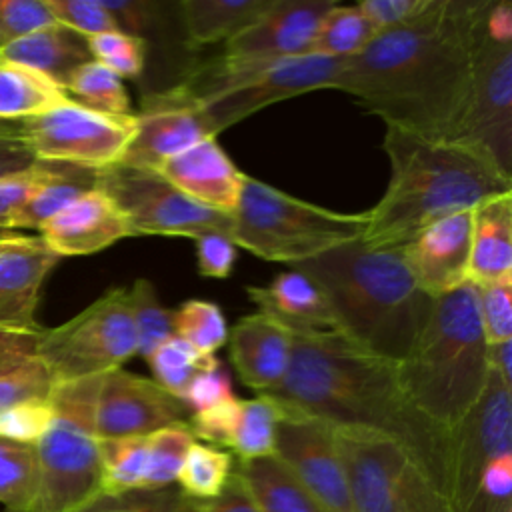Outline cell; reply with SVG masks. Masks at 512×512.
Here are the masks:
<instances>
[{"instance_id": "1", "label": "cell", "mask_w": 512, "mask_h": 512, "mask_svg": "<svg viewBox=\"0 0 512 512\" xmlns=\"http://www.w3.org/2000/svg\"><path fill=\"white\" fill-rule=\"evenodd\" d=\"M490 0H430L412 24L376 34L344 60L336 90L386 126L448 140L468 98Z\"/></svg>"}, {"instance_id": "2", "label": "cell", "mask_w": 512, "mask_h": 512, "mask_svg": "<svg viewBox=\"0 0 512 512\" xmlns=\"http://www.w3.org/2000/svg\"><path fill=\"white\" fill-rule=\"evenodd\" d=\"M290 332L288 372L268 396L332 426L366 428L394 438L446 494L450 430L412 404L396 364L356 348L340 334Z\"/></svg>"}, {"instance_id": "3", "label": "cell", "mask_w": 512, "mask_h": 512, "mask_svg": "<svg viewBox=\"0 0 512 512\" xmlns=\"http://www.w3.org/2000/svg\"><path fill=\"white\" fill-rule=\"evenodd\" d=\"M382 146L390 180L364 212L362 240L370 248H400L434 222L512 190V178L462 144L386 126Z\"/></svg>"}, {"instance_id": "4", "label": "cell", "mask_w": 512, "mask_h": 512, "mask_svg": "<svg viewBox=\"0 0 512 512\" xmlns=\"http://www.w3.org/2000/svg\"><path fill=\"white\" fill-rule=\"evenodd\" d=\"M290 268L326 294L344 340L394 364L410 352L434 306L400 248H370L358 238Z\"/></svg>"}, {"instance_id": "5", "label": "cell", "mask_w": 512, "mask_h": 512, "mask_svg": "<svg viewBox=\"0 0 512 512\" xmlns=\"http://www.w3.org/2000/svg\"><path fill=\"white\" fill-rule=\"evenodd\" d=\"M396 372L412 404L438 426L452 430L470 412L490 374L474 282L466 280L434 298L424 328Z\"/></svg>"}, {"instance_id": "6", "label": "cell", "mask_w": 512, "mask_h": 512, "mask_svg": "<svg viewBox=\"0 0 512 512\" xmlns=\"http://www.w3.org/2000/svg\"><path fill=\"white\" fill-rule=\"evenodd\" d=\"M344 60L300 56L276 62H236L214 58L180 84L168 88L180 100L196 104L216 134L246 116L312 90L336 88Z\"/></svg>"}, {"instance_id": "7", "label": "cell", "mask_w": 512, "mask_h": 512, "mask_svg": "<svg viewBox=\"0 0 512 512\" xmlns=\"http://www.w3.org/2000/svg\"><path fill=\"white\" fill-rule=\"evenodd\" d=\"M364 224V212H334L244 176L230 240L262 260L290 266L362 238Z\"/></svg>"}, {"instance_id": "8", "label": "cell", "mask_w": 512, "mask_h": 512, "mask_svg": "<svg viewBox=\"0 0 512 512\" xmlns=\"http://www.w3.org/2000/svg\"><path fill=\"white\" fill-rule=\"evenodd\" d=\"M100 376L56 384L54 418L36 442L38 496L32 512H72L100 492V448L94 424Z\"/></svg>"}, {"instance_id": "9", "label": "cell", "mask_w": 512, "mask_h": 512, "mask_svg": "<svg viewBox=\"0 0 512 512\" xmlns=\"http://www.w3.org/2000/svg\"><path fill=\"white\" fill-rule=\"evenodd\" d=\"M332 428L354 512H454L400 442L366 428Z\"/></svg>"}, {"instance_id": "10", "label": "cell", "mask_w": 512, "mask_h": 512, "mask_svg": "<svg viewBox=\"0 0 512 512\" xmlns=\"http://www.w3.org/2000/svg\"><path fill=\"white\" fill-rule=\"evenodd\" d=\"M36 356L54 384L100 376L136 356L128 288H110L56 328H42Z\"/></svg>"}, {"instance_id": "11", "label": "cell", "mask_w": 512, "mask_h": 512, "mask_svg": "<svg viewBox=\"0 0 512 512\" xmlns=\"http://www.w3.org/2000/svg\"><path fill=\"white\" fill-rule=\"evenodd\" d=\"M94 188L118 206L130 224L132 236L196 238L206 232L230 236L232 216L194 202L158 172L114 164L96 170Z\"/></svg>"}, {"instance_id": "12", "label": "cell", "mask_w": 512, "mask_h": 512, "mask_svg": "<svg viewBox=\"0 0 512 512\" xmlns=\"http://www.w3.org/2000/svg\"><path fill=\"white\" fill-rule=\"evenodd\" d=\"M18 124L36 160L86 170H104L118 164L136 134V114H106L76 100Z\"/></svg>"}, {"instance_id": "13", "label": "cell", "mask_w": 512, "mask_h": 512, "mask_svg": "<svg viewBox=\"0 0 512 512\" xmlns=\"http://www.w3.org/2000/svg\"><path fill=\"white\" fill-rule=\"evenodd\" d=\"M512 178V42L482 32L464 110L448 138Z\"/></svg>"}, {"instance_id": "14", "label": "cell", "mask_w": 512, "mask_h": 512, "mask_svg": "<svg viewBox=\"0 0 512 512\" xmlns=\"http://www.w3.org/2000/svg\"><path fill=\"white\" fill-rule=\"evenodd\" d=\"M512 386L490 370L486 386L470 412L450 430V468L446 496L454 512H476L478 478L484 466L512 454Z\"/></svg>"}, {"instance_id": "15", "label": "cell", "mask_w": 512, "mask_h": 512, "mask_svg": "<svg viewBox=\"0 0 512 512\" xmlns=\"http://www.w3.org/2000/svg\"><path fill=\"white\" fill-rule=\"evenodd\" d=\"M274 454L290 468L322 512H354L332 424L284 406Z\"/></svg>"}, {"instance_id": "16", "label": "cell", "mask_w": 512, "mask_h": 512, "mask_svg": "<svg viewBox=\"0 0 512 512\" xmlns=\"http://www.w3.org/2000/svg\"><path fill=\"white\" fill-rule=\"evenodd\" d=\"M186 416L188 406L152 378L122 368L102 374L94 410L98 440L150 436L164 426L188 422Z\"/></svg>"}, {"instance_id": "17", "label": "cell", "mask_w": 512, "mask_h": 512, "mask_svg": "<svg viewBox=\"0 0 512 512\" xmlns=\"http://www.w3.org/2000/svg\"><path fill=\"white\" fill-rule=\"evenodd\" d=\"M206 114L170 90L150 94L136 114V134L118 164L158 172L164 162L206 138H216Z\"/></svg>"}, {"instance_id": "18", "label": "cell", "mask_w": 512, "mask_h": 512, "mask_svg": "<svg viewBox=\"0 0 512 512\" xmlns=\"http://www.w3.org/2000/svg\"><path fill=\"white\" fill-rule=\"evenodd\" d=\"M332 0H274L244 32L224 44L222 58L236 62H276L310 56L318 26Z\"/></svg>"}, {"instance_id": "19", "label": "cell", "mask_w": 512, "mask_h": 512, "mask_svg": "<svg viewBox=\"0 0 512 512\" xmlns=\"http://www.w3.org/2000/svg\"><path fill=\"white\" fill-rule=\"evenodd\" d=\"M58 256L40 236L0 230V326L38 330L40 288L58 264Z\"/></svg>"}, {"instance_id": "20", "label": "cell", "mask_w": 512, "mask_h": 512, "mask_svg": "<svg viewBox=\"0 0 512 512\" xmlns=\"http://www.w3.org/2000/svg\"><path fill=\"white\" fill-rule=\"evenodd\" d=\"M470 210L446 216L400 246L416 284L432 298L444 296L468 280L470 270Z\"/></svg>"}, {"instance_id": "21", "label": "cell", "mask_w": 512, "mask_h": 512, "mask_svg": "<svg viewBox=\"0 0 512 512\" xmlns=\"http://www.w3.org/2000/svg\"><path fill=\"white\" fill-rule=\"evenodd\" d=\"M44 244L58 256H88L122 238L132 236L130 224L118 206L100 190L92 188L38 230Z\"/></svg>"}, {"instance_id": "22", "label": "cell", "mask_w": 512, "mask_h": 512, "mask_svg": "<svg viewBox=\"0 0 512 512\" xmlns=\"http://www.w3.org/2000/svg\"><path fill=\"white\" fill-rule=\"evenodd\" d=\"M158 174L194 202L228 216L238 206L246 176L234 166L216 138L200 140L176 154L160 166Z\"/></svg>"}, {"instance_id": "23", "label": "cell", "mask_w": 512, "mask_h": 512, "mask_svg": "<svg viewBox=\"0 0 512 512\" xmlns=\"http://www.w3.org/2000/svg\"><path fill=\"white\" fill-rule=\"evenodd\" d=\"M230 362L242 384L258 394L272 392L286 376L292 358V332L264 312L240 318L228 330Z\"/></svg>"}, {"instance_id": "24", "label": "cell", "mask_w": 512, "mask_h": 512, "mask_svg": "<svg viewBox=\"0 0 512 512\" xmlns=\"http://www.w3.org/2000/svg\"><path fill=\"white\" fill-rule=\"evenodd\" d=\"M250 300L284 324L288 330L340 334L336 312L326 294L302 272L288 270L278 274L268 286H248Z\"/></svg>"}, {"instance_id": "25", "label": "cell", "mask_w": 512, "mask_h": 512, "mask_svg": "<svg viewBox=\"0 0 512 512\" xmlns=\"http://www.w3.org/2000/svg\"><path fill=\"white\" fill-rule=\"evenodd\" d=\"M470 214L468 280L478 286L512 276V190L482 200Z\"/></svg>"}, {"instance_id": "26", "label": "cell", "mask_w": 512, "mask_h": 512, "mask_svg": "<svg viewBox=\"0 0 512 512\" xmlns=\"http://www.w3.org/2000/svg\"><path fill=\"white\" fill-rule=\"evenodd\" d=\"M90 60L92 56L86 38L60 24L36 30L0 48V62L20 64L42 72L62 88L68 76Z\"/></svg>"}, {"instance_id": "27", "label": "cell", "mask_w": 512, "mask_h": 512, "mask_svg": "<svg viewBox=\"0 0 512 512\" xmlns=\"http://www.w3.org/2000/svg\"><path fill=\"white\" fill-rule=\"evenodd\" d=\"M274 0H182L178 4L192 46L228 42L250 28Z\"/></svg>"}, {"instance_id": "28", "label": "cell", "mask_w": 512, "mask_h": 512, "mask_svg": "<svg viewBox=\"0 0 512 512\" xmlns=\"http://www.w3.org/2000/svg\"><path fill=\"white\" fill-rule=\"evenodd\" d=\"M96 170L72 164L46 162V174L28 200L10 218L6 230H40L70 202L94 188Z\"/></svg>"}, {"instance_id": "29", "label": "cell", "mask_w": 512, "mask_h": 512, "mask_svg": "<svg viewBox=\"0 0 512 512\" xmlns=\"http://www.w3.org/2000/svg\"><path fill=\"white\" fill-rule=\"evenodd\" d=\"M236 472L244 480L260 512H322L276 454L240 460Z\"/></svg>"}, {"instance_id": "30", "label": "cell", "mask_w": 512, "mask_h": 512, "mask_svg": "<svg viewBox=\"0 0 512 512\" xmlns=\"http://www.w3.org/2000/svg\"><path fill=\"white\" fill-rule=\"evenodd\" d=\"M72 100L62 86L32 68L0 62V122L40 116Z\"/></svg>"}, {"instance_id": "31", "label": "cell", "mask_w": 512, "mask_h": 512, "mask_svg": "<svg viewBox=\"0 0 512 512\" xmlns=\"http://www.w3.org/2000/svg\"><path fill=\"white\" fill-rule=\"evenodd\" d=\"M284 408L268 394H258L250 400H240L238 420L230 448L240 460L270 456L276 450V432Z\"/></svg>"}, {"instance_id": "32", "label": "cell", "mask_w": 512, "mask_h": 512, "mask_svg": "<svg viewBox=\"0 0 512 512\" xmlns=\"http://www.w3.org/2000/svg\"><path fill=\"white\" fill-rule=\"evenodd\" d=\"M36 496V446L0 438V504L8 512H32Z\"/></svg>"}, {"instance_id": "33", "label": "cell", "mask_w": 512, "mask_h": 512, "mask_svg": "<svg viewBox=\"0 0 512 512\" xmlns=\"http://www.w3.org/2000/svg\"><path fill=\"white\" fill-rule=\"evenodd\" d=\"M100 448V490L126 492L142 488L148 472V438L98 440Z\"/></svg>"}, {"instance_id": "34", "label": "cell", "mask_w": 512, "mask_h": 512, "mask_svg": "<svg viewBox=\"0 0 512 512\" xmlns=\"http://www.w3.org/2000/svg\"><path fill=\"white\" fill-rule=\"evenodd\" d=\"M150 370H152V380L164 388L168 394L176 396L182 400L186 388L190 382L204 370L214 368L220 364L216 356L210 354H200L194 350L190 344L180 340L178 336L168 338L162 342L148 358H146Z\"/></svg>"}, {"instance_id": "35", "label": "cell", "mask_w": 512, "mask_h": 512, "mask_svg": "<svg viewBox=\"0 0 512 512\" xmlns=\"http://www.w3.org/2000/svg\"><path fill=\"white\" fill-rule=\"evenodd\" d=\"M370 24L358 10V6L334 4L322 18L316 38L312 42L310 56L326 58H352L374 38Z\"/></svg>"}, {"instance_id": "36", "label": "cell", "mask_w": 512, "mask_h": 512, "mask_svg": "<svg viewBox=\"0 0 512 512\" xmlns=\"http://www.w3.org/2000/svg\"><path fill=\"white\" fill-rule=\"evenodd\" d=\"M232 470V456L226 450L194 440L186 452L176 482L184 496L204 502L222 492Z\"/></svg>"}, {"instance_id": "37", "label": "cell", "mask_w": 512, "mask_h": 512, "mask_svg": "<svg viewBox=\"0 0 512 512\" xmlns=\"http://www.w3.org/2000/svg\"><path fill=\"white\" fill-rule=\"evenodd\" d=\"M64 92L76 96L78 104L98 112L132 114L122 78L96 60L78 66L64 82Z\"/></svg>"}, {"instance_id": "38", "label": "cell", "mask_w": 512, "mask_h": 512, "mask_svg": "<svg viewBox=\"0 0 512 512\" xmlns=\"http://www.w3.org/2000/svg\"><path fill=\"white\" fill-rule=\"evenodd\" d=\"M132 320L136 330V354L144 360L174 336V310L166 308L148 278H136L128 288Z\"/></svg>"}, {"instance_id": "39", "label": "cell", "mask_w": 512, "mask_h": 512, "mask_svg": "<svg viewBox=\"0 0 512 512\" xmlns=\"http://www.w3.org/2000/svg\"><path fill=\"white\" fill-rule=\"evenodd\" d=\"M198 502L180 488H134L126 492H96L72 512H196Z\"/></svg>"}, {"instance_id": "40", "label": "cell", "mask_w": 512, "mask_h": 512, "mask_svg": "<svg viewBox=\"0 0 512 512\" xmlns=\"http://www.w3.org/2000/svg\"><path fill=\"white\" fill-rule=\"evenodd\" d=\"M174 336L190 344L200 354H210L222 348L228 340V324L218 304L192 298L174 310Z\"/></svg>"}, {"instance_id": "41", "label": "cell", "mask_w": 512, "mask_h": 512, "mask_svg": "<svg viewBox=\"0 0 512 512\" xmlns=\"http://www.w3.org/2000/svg\"><path fill=\"white\" fill-rule=\"evenodd\" d=\"M148 438V472L142 488H166L178 480L186 452L196 440L188 422H176L152 432Z\"/></svg>"}, {"instance_id": "42", "label": "cell", "mask_w": 512, "mask_h": 512, "mask_svg": "<svg viewBox=\"0 0 512 512\" xmlns=\"http://www.w3.org/2000/svg\"><path fill=\"white\" fill-rule=\"evenodd\" d=\"M92 60L100 62L120 78H138L144 70L146 40L122 30L102 32L86 38Z\"/></svg>"}, {"instance_id": "43", "label": "cell", "mask_w": 512, "mask_h": 512, "mask_svg": "<svg viewBox=\"0 0 512 512\" xmlns=\"http://www.w3.org/2000/svg\"><path fill=\"white\" fill-rule=\"evenodd\" d=\"M478 314L488 344L512 340V276L478 284Z\"/></svg>"}, {"instance_id": "44", "label": "cell", "mask_w": 512, "mask_h": 512, "mask_svg": "<svg viewBox=\"0 0 512 512\" xmlns=\"http://www.w3.org/2000/svg\"><path fill=\"white\" fill-rule=\"evenodd\" d=\"M54 386L46 364L38 356H32L0 374V408L28 400H48Z\"/></svg>"}, {"instance_id": "45", "label": "cell", "mask_w": 512, "mask_h": 512, "mask_svg": "<svg viewBox=\"0 0 512 512\" xmlns=\"http://www.w3.org/2000/svg\"><path fill=\"white\" fill-rule=\"evenodd\" d=\"M54 418V408L48 400H28L0 408V438L34 444L46 434Z\"/></svg>"}, {"instance_id": "46", "label": "cell", "mask_w": 512, "mask_h": 512, "mask_svg": "<svg viewBox=\"0 0 512 512\" xmlns=\"http://www.w3.org/2000/svg\"><path fill=\"white\" fill-rule=\"evenodd\" d=\"M54 20L76 32L82 38H90L102 32L118 30L114 18L102 6L100 0H44Z\"/></svg>"}, {"instance_id": "47", "label": "cell", "mask_w": 512, "mask_h": 512, "mask_svg": "<svg viewBox=\"0 0 512 512\" xmlns=\"http://www.w3.org/2000/svg\"><path fill=\"white\" fill-rule=\"evenodd\" d=\"M54 24L44 0H0V48Z\"/></svg>"}, {"instance_id": "48", "label": "cell", "mask_w": 512, "mask_h": 512, "mask_svg": "<svg viewBox=\"0 0 512 512\" xmlns=\"http://www.w3.org/2000/svg\"><path fill=\"white\" fill-rule=\"evenodd\" d=\"M240 400L236 396L218 402L210 408L192 412L188 418V426L194 438L206 440L210 446H228L232 444L236 420H238Z\"/></svg>"}, {"instance_id": "49", "label": "cell", "mask_w": 512, "mask_h": 512, "mask_svg": "<svg viewBox=\"0 0 512 512\" xmlns=\"http://www.w3.org/2000/svg\"><path fill=\"white\" fill-rule=\"evenodd\" d=\"M374 34L396 30L416 22L430 6V0H362L356 4Z\"/></svg>"}, {"instance_id": "50", "label": "cell", "mask_w": 512, "mask_h": 512, "mask_svg": "<svg viewBox=\"0 0 512 512\" xmlns=\"http://www.w3.org/2000/svg\"><path fill=\"white\" fill-rule=\"evenodd\" d=\"M46 174V162L36 160L32 166L0 176V230L8 228L10 218L28 200Z\"/></svg>"}, {"instance_id": "51", "label": "cell", "mask_w": 512, "mask_h": 512, "mask_svg": "<svg viewBox=\"0 0 512 512\" xmlns=\"http://www.w3.org/2000/svg\"><path fill=\"white\" fill-rule=\"evenodd\" d=\"M108 14L114 18L118 30L138 36H144L156 28L160 22L162 4L154 0H100Z\"/></svg>"}, {"instance_id": "52", "label": "cell", "mask_w": 512, "mask_h": 512, "mask_svg": "<svg viewBox=\"0 0 512 512\" xmlns=\"http://www.w3.org/2000/svg\"><path fill=\"white\" fill-rule=\"evenodd\" d=\"M198 270L204 278H228L236 262V244L228 234L206 232L194 238Z\"/></svg>"}, {"instance_id": "53", "label": "cell", "mask_w": 512, "mask_h": 512, "mask_svg": "<svg viewBox=\"0 0 512 512\" xmlns=\"http://www.w3.org/2000/svg\"><path fill=\"white\" fill-rule=\"evenodd\" d=\"M232 386H230V378L228 374L222 370L220 364H216L210 370L200 372L190 386L186 388L182 402L188 406L190 414L210 408L218 402H224L228 398H232Z\"/></svg>"}, {"instance_id": "54", "label": "cell", "mask_w": 512, "mask_h": 512, "mask_svg": "<svg viewBox=\"0 0 512 512\" xmlns=\"http://www.w3.org/2000/svg\"><path fill=\"white\" fill-rule=\"evenodd\" d=\"M512 490V454L490 460L478 478V500L486 508H498L508 504Z\"/></svg>"}, {"instance_id": "55", "label": "cell", "mask_w": 512, "mask_h": 512, "mask_svg": "<svg viewBox=\"0 0 512 512\" xmlns=\"http://www.w3.org/2000/svg\"><path fill=\"white\" fill-rule=\"evenodd\" d=\"M40 334H42V328L14 330V328L0 326V374L36 356Z\"/></svg>"}, {"instance_id": "56", "label": "cell", "mask_w": 512, "mask_h": 512, "mask_svg": "<svg viewBox=\"0 0 512 512\" xmlns=\"http://www.w3.org/2000/svg\"><path fill=\"white\" fill-rule=\"evenodd\" d=\"M196 512H260L250 490L236 470H232L222 492L212 498L198 502Z\"/></svg>"}, {"instance_id": "57", "label": "cell", "mask_w": 512, "mask_h": 512, "mask_svg": "<svg viewBox=\"0 0 512 512\" xmlns=\"http://www.w3.org/2000/svg\"><path fill=\"white\" fill-rule=\"evenodd\" d=\"M36 158L28 150L18 122H0V176L32 166Z\"/></svg>"}, {"instance_id": "58", "label": "cell", "mask_w": 512, "mask_h": 512, "mask_svg": "<svg viewBox=\"0 0 512 512\" xmlns=\"http://www.w3.org/2000/svg\"><path fill=\"white\" fill-rule=\"evenodd\" d=\"M488 366L512 386V340L488 344Z\"/></svg>"}, {"instance_id": "59", "label": "cell", "mask_w": 512, "mask_h": 512, "mask_svg": "<svg viewBox=\"0 0 512 512\" xmlns=\"http://www.w3.org/2000/svg\"><path fill=\"white\" fill-rule=\"evenodd\" d=\"M4 512H8V510H4Z\"/></svg>"}]
</instances>
